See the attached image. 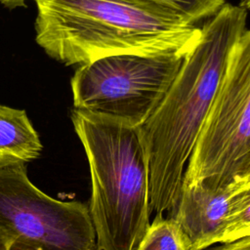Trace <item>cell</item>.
<instances>
[{
	"instance_id": "2",
	"label": "cell",
	"mask_w": 250,
	"mask_h": 250,
	"mask_svg": "<svg viewBox=\"0 0 250 250\" xmlns=\"http://www.w3.org/2000/svg\"><path fill=\"white\" fill-rule=\"evenodd\" d=\"M36 43L65 65L117 55H187L201 28L145 0H33Z\"/></svg>"
},
{
	"instance_id": "14",
	"label": "cell",
	"mask_w": 250,
	"mask_h": 250,
	"mask_svg": "<svg viewBox=\"0 0 250 250\" xmlns=\"http://www.w3.org/2000/svg\"><path fill=\"white\" fill-rule=\"evenodd\" d=\"M9 243L6 242L1 236H0V250H8Z\"/></svg>"
},
{
	"instance_id": "6",
	"label": "cell",
	"mask_w": 250,
	"mask_h": 250,
	"mask_svg": "<svg viewBox=\"0 0 250 250\" xmlns=\"http://www.w3.org/2000/svg\"><path fill=\"white\" fill-rule=\"evenodd\" d=\"M0 236L30 250H100L89 207L41 191L24 162L0 163Z\"/></svg>"
},
{
	"instance_id": "8",
	"label": "cell",
	"mask_w": 250,
	"mask_h": 250,
	"mask_svg": "<svg viewBox=\"0 0 250 250\" xmlns=\"http://www.w3.org/2000/svg\"><path fill=\"white\" fill-rule=\"evenodd\" d=\"M43 146L24 109L0 104V163L29 162Z\"/></svg>"
},
{
	"instance_id": "3",
	"label": "cell",
	"mask_w": 250,
	"mask_h": 250,
	"mask_svg": "<svg viewBox=\"0 0 250 250\" xmlns=\"http://www.w3.org/2000/svg\"><path fill=\"white\" fill-rule=\"evenodd\" d=\"M71 121L89 162L92 193L88 207L100 250H135L151 214L140 128L75 108Z\"/></svg>"
},
{
	"instance_id": "13",
	"label": "cell",
	"mask_w": 250,
	"mask_h": 250,
	"mask_svg": "<svg viewBox=\"0 0 250 250\" xmlns=\"http://www.w3.org/2000/svg\"><path fill=\"white\" fill-rule=\"evenodd\" d=\"M8 250H30V249H28V248H26L24 246H21V245H20L18 243H11L9 245Z\"/></svg>"
},
{
	"instance_id": "11",
	"label": "cell",
	"mask_w": 250,
	"mask_h": 250,
	"mask_svg": "<svg viewBox=\"0 0 250 250\" xmlns=\"http://www.w3.org/2000/svg\"><path fill=\"white\" fill-rule=\"evenodd\" d=\"M212 250H250V236L243 237L230 243L222 244Z\"/></svg>"
},
{
	"instance_id": "9",
	"label": "cell",
	"mask_w": 250,
	"mask_h": 250,
	"mask_svg": "<svg viewBox=\"0 0 250 250\" xmlns=\"http://www.w3.org/2000/svg\"><path fill=\"white\" fill-rule=\"evenodd\" d=\"M135 250H187L178 225L162 213L156 214Z\"/></svg>"
},
{
	"instance_id": "1",
	"label": "cell",
	"mask_w": 250,
	"mask_h": 250,
	"mask_svg": "<svg viewBox=\"0 0 250 250\" xmlns=\"http://www.w3.org/2000/svg\"><path fill=\"white\" fill-rule=\"evenodd\" d=\"M247 7L226 3L201 28L165 97L141 125L149 178L151 212L176 203L201 125L224 76L229 54L246 30Z\"/></svg>"
},
{
	"instance_id": "10",
	"label": "cell",
	"mask_w": 250,
	"mask_h": 250,
	"mask_svg": "<svg viewBox=\"0 0 250 250\" xmlns=\"http://www.w3.org/2000/svg\"><path fill=\"white\" fill-rule=\"evenodd\" d=\"M166 8L191 24L214 17L226 4L225 0H145Z\"/></svg>"
},
{
	"instance_id": "5",
	"label": "cell",
	"mask_w": 250,
	"mask_h": 250,
	"mask_svg": "<svg viewBox=\"0 0 250 250\" xmlns=\"http://www.w3.org/2000/svg\"><path fill=\"white\" fill-rule=\"evenodd\" d=\"M186 55H117L79 65L70 79L75 109L143 125L157 108Z\"/></svg>"
},
{
	"instance_id": "7",
	"label": "cell",
	"mask_w": 250,
	"mask_h": 250,
	"mask_svg": "<svg viewBox=\"0 0 250 250\" xmlns=\"http://www.w3.org/2000/svg\"><path fill=\"white\" fill-rule=\"evenodd\" d=\"M168 217L180 228L187 250L250 236V178L225 186L206 181L181 185Z\"/></svg>"
},
{
	"instance_id": "4",
	"label": "cell",
	"mask_w": 250,
	"mask_h": 250,
	"mask_svg": "<svg viewBox=\"0 0 250 250\" xmlns=\"http://www.w3.org/2000/svg\"><path fill=\"white\" fill-rule=\"evenodd\" d=\"M250 178V31L233 46L183 174L182 184L225 186Z\"/></svg>"
},
{
	"instance_id": "12",
	"label": "cell",
	"mask_w": 250,
	"mask_h": 250,
	"mask_svg": "<svg viewBox=\"0 0 250 250\" xmlns=\"http://www.w3.org/2000/svg\"><path fill=\"white\" fill-rule=\"evenodd\" d=\"M27 0H0V4L9 10H13L20 7H25Z\"/></svg>"
}]
</instances>
